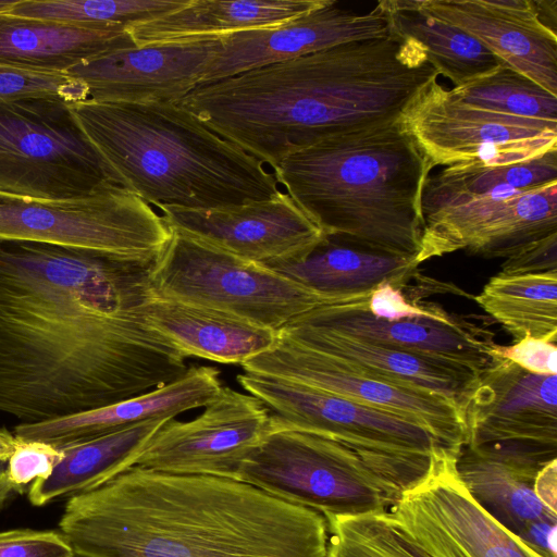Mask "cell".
Listing matches in <instances>:
<instances>
[{
	"label": "cell",
	"instance_id": "cell-1",
	"mask_svg": "<svg viewBox=\"0 0 557 557\" xmlns=\"http://www.w3.org/2000/svg\"><path fill=\"white\" fill-rule=\"evenodd\" d=\"M158 257L0 243V412L34 423L182 377L186 358L144 317Z\"/></svg>",
	"mask_w": 557,
	"mask_h": 557
},
{
	"label": "cell",
	"instance_id": "cell-2",
	"mask_svg": "<svg viewBox=\"0 0 557 557\" xmlns=\"http://www.w3.org/2000/svg\"><path fill=\"white\" fill-rule=\"evenodd\" d=\"M76 557H326L329 524L243 481L131 467L66 502Z\"/></svg>",
	"mask_w": 557,
	"mask_h": 557
},
{
	"label": "cell",
	"instance_id": "cell-3",
	"mask_svg": "<svg viewBox=\"0 0 557 557\" xmlns=\"http://www.w3.org/2000/svg\"><path fill=\"white\" fill-rule=\"evenodd\" d=\"M437 77L422 47L391 30L198 86L178 104L273 169L336 133L398 120Z\"/></svg>",
	"mask_w": 557,
	"mask_h": 557
},
{
	"label": "cell",
	"instance_id": "cell-4",
	"mask_svg": "<svg viewBox=\"0 0 557 557\" xmlns=\"http://www.w3.org/2000/svg\"><path fill=\"white\" fill-rule=\"evenodd\" d=\"M431 170L398 120L336 133L272 169L277 183L325 236L414 263Z\"/></svg>",
	"mask_w": 557,
	"mask_h": 557
},
{
	"label": "cell",
	"instance_id": "cell-5",
	"mask_svg": "<svg viewBox=\"0 0 557 557\" xmlns=\"http://www.w3.org/2000/svg\"><path fill=\"white\" fill-rule=\"evenodd\" d=\"M71 110L116 183L159 210L242 205L281 191L273 171L178 103L86 100Z\"/></svg>",
	"mask_w": 557,
	"mask_h": 557
},
{
	"label": "cell",
	"instance_id": "cell-6",
	"mask_svg": "<svg viewBox=\"0 0 557 557\" xmlns=\"http://www.w3.org/2000/svg\"><path fill=\"white\" fill-rule=\"evenodd\" d=\"M237 381L275 422L351 449L403 493L428 476L434 453L448 450L408 419L297 381L250 372Z\"/></svg>",
	"mask_w": 557,
	"mask_h": 557
},
{
	"label": "cell",
	"instance_id": "cell-7",
	"mask_svg": "<svg viewBox=\"0 0 557 557\" xmlns=\"http://www.w3.org/2000/svg\"><path fill=\"white\" fill-rule=\"evenodd\" d=\"M238 481L325 519L388 513L404 494L351 449L289 429H272L251 451Z\"/></svg>",
	"mask_w": 557,
	"mask_h": 557
},
{
	"label": "cell",
	"instance_id": "cell-8",
	"mask_svg": "<svg viewBox=\"0 0 557 557\" xmlns=\"http://www.w3.org/2000/svg\"><path fill=\"white\" fill-rule=\"evenodd\" d=\"M151 284L161 298L225 311L275 331L317 307L358 295L319 294L174 230L157 259Z\"/></svg>",
	"mask_w": 557,
	"mask_h": 557
},
{
	"label": "cell",
	"instance_id": "cell-9",
	"mask_svg": "<svg viewBox=\"0 0 557 557\" xmlns=\"http://www.w3.org/2000/svg\"><path fill=\"white\" fill-rule=\"evenodd\" d=\"M117 184L75 120L54 98L0 102V193L72 199ZM119 185V184H117Z\"/></svg>",
	"mask_w": 557,
	"mask_h": 557
},
{
	"label": "cell",
	"instance_id": "cell-10",
	"mask_svg": "<svg viewBox=\"0 0 557 557\" xmlns=\"http://www.w3.org/2000/svg\"><path fill=\"white\" fill-rule=\"evenodd\" d=\"M171 236V227L152 206L117 184L72 199L0 193V243L138 257L160 255Z\"/></svg>",
	"mask_w": 557,
	"mask_h": 557
},
{
	"label": "cell",
	"instance_id": "cell-11",
	"mask_svg": "<svg viewBox=\"0 0 557 557\" xmlns=\"http://www.w3.org/2000/svg\"><path fill=\"white\" fill-rule=\"evenodd\" d=\"M422 212L418 265L460 249L507 259L557 234V182L531 189L471 193L445 186L430 175Z\"/></svg>",
	"mask_w": 557,
	"mask_h": 557
},
{
	"label": "cell",
	"instance_id": "cell-12",
	"mask_svg": "<svg viewBox=\"0 0 557 557\" xmlns=\"http://www.w3.org/2000/svg\"><path fill=\"white\" fill-rule=\"evenodd\" d=\"M462 448L535 480L557 460V375L530 373L498 358L462 404Z\"/></svg>",
	"mask_w": 557,
	"mask_h": 557
},
{
	"label": "cell",
	"instance_id": "cell-13",
	"mask_svg": "<svg viewBox=\"0 0 557 557\" xmlns=\"http://www.w3.org/2000/svg\"><path fill=\"white\" fill-rule=\"evenodd\" d=\"M432 169L499 166L557 150V122L511 116L456 99L434 78L398 119Z\"/></svg>",
	"mask_w": 557,
	"mask_h": 557
},
{
	"label": "cell",
	"instance_id": "cell-14",
	"mask_svg": "<svg viewBox=\"0 0 557 557\" xmlns=\"http://www.w3.org/2000/svg\"><path fill=\"white\" fill-rule=\"evenodd\" d=\"M242 368L245 372L297 381L408 419L450 451L459 454L466 444L463 411L456 399L367 375L341 359L290 339L281 331L271 349L246 361Z\"/></svg>",
	"mask_w": 557,
	"mask_h": 557
},
{
	"label": "cell",
	"instance_id": "cell-15",
	"mask_svg": "<svg viewBox=\"0 0 557 557\" xmlns=\"http://www.w3.org/2000/svg\"><path fill=\"white\" fill-rule=\"evenodd\" d=\"M271 429L272 413L259 399L223 386L196 418L168 420L133 467L238 480L244 462Z\"/></svg>",
	"mask_w": 557,
	"mask_h": 557
},
{
	"label": "cell",
	"instance_id": "cell-16",
	"mask_svg": "<svg viewBox=\"0 0 557 557\" xmlns=\"http://www.w3.org/2000/svg\"><path fill=\"white\" fill-rule=\"evenodd\" d=\"M458 455L434 453L428 476L401 495L391 517L432 557H539L472 499L456 470Z\"/></svg>",
	"mask_w": 557,
	"mask_h": 557
},
{
	"label": "cell",
	"instance_id": "cell-17",
	"mask_svg": "<svg viewBox=\"0 0 557 557\" xmlns=\"http://www.w3.org/2000/svg\"><path fill=\"white\" fill-rule=\"evenodd\" d=\"M160 212L172 230L260 264L302 258L325 238L282 190L242 205L199 210L164 207Z\"/></svg>",
	"mask_w": 557,
	"mask_h": 557
},
{
	"label": "cell",
	"instance_id": "cell-18",
	"mask_svg": "<svg viewBox=\"0 0 557 557\" xmlns=\"http://www.w3.org/2000/svg\"><path fill=\"white\" fill-rule=\"evenodd\" d=\"M220 39L135 46L108 52L66 72L88 90V100L178 103L200 85Z\"/></svg>",
	"mask_w": 557,
	"mask_h": 557
},
{
	"label": "cell",
	"instance_id": "cell-19",
	"mask_svg": "<svg viewBox=\"0 0 557 557\" xmlns=\"http://www.w3.org/2000/svg\"><path fill=\"white\" fill-rule=\"evenodd\" d=\"M389 33L388 15L380 1L372 11L358 14L330 0L289 22L221 38V47L199 86L345 42L384 37Z\"/></svg>",
	"mask_w": 557,
	"mask_h": 557
},
{
	"label": "cell",
	"instance_id": "cell-20",
	"mask_svg": "<svg viewBox=\"0 0 557 557\" xmlns=\"http://www.w3.org/2000/svg\"><path fill=\"white\" fill-rule=\"evenodd\" d=\"M370 294L317 307L290 323L326 327L395 349L451 361L478 374L499 358L494 332L469 315L458 314L450 322L426 318L385 321L369 312Z\"/></svg>",
	"mask_w": 557,
	"mask_h": 557
},
{
	"label": "cell",
	"instance_id": "cell-21",
	"mask_svg": "<svg viewBox=\"0 0 557 557\" xmlns=\"http://www.w3.org/2000/svg\"><path fill=\"white\" fill-rule=\"evenodd\" d=\"M417 5L557 96V33L540 21L535 0H418Z\"/></svg>",
	"mask_w": 557,
	"mask_h": 557
},
{
	"label": "cell",
	"instance_id": "cell-22",
	"mask_svg": "<svg viewBox=\"0 0 557 557\" xmlns=\"http://www.w3.org/2000/svg\"><path fill=\"white\" fill-rule=\"evenodd\" d=\"M223 388L220 371L210 366H190L180 379L140 396L72 416L34 423H18L16 437L61 447L157 419L205 408Z\"/></svg>",
	"mask_w": 557,
	"mask_h": 557
},
{
	"label": "cell",
	"instance_id": "cell-23",
	"mask_svg": "<svg viewBox=\"0 0 557 557\" xmlns=\"http://www.w3.org/2000/svg\"><path fill=\"white\" fill-rule=\"evenodd\" d=\"M280 331L367 375L397 386L432 391L456 399L461 407L481 376L451 361L395 349L326 327L289 323Z\"/></svg>",
	"mask_w": 557,
	"mask_h": 557
},
{
	"label": "cell",
	"instance_id": "cell-24",
	"mask_svg": "<svg viewBox=\"0 0 557 557\" xmlns=\"http://www.w3.org/2000/svg\"><path fill=\"white\" fill-rule=\"evenodd\" d=\"M148 325L185 357L243 364L271 349L278 331L218 309L154 295L144 307Z\"/></svg>",
	"mask_w": 557,
	"mask_h": 557
},
{
	"label": "cell",
	"instance_id": "cell-25",
	"mask_svg": "<svg viewBox=\"0 0 557 557\" xmlns=\"http://www.w3.org/2000/svg\"><path fill=\"white\" fill-rule=\"evenodd\" d=\"M330 0H189L184 7L127 27L136 46L221 39L276 26Z\"/></svg>",
	"mask_w": 557,
	"mask_h": 557
},
{
	"label": "cell",
	"instance_id": "cell-26",
	"mask_svg": "<svg viewBox=\"0 0 557 557\" xmlns=\"http://www.w3.org/2000/svg\"><path fill=\"white\" fill-rule=\"evenodd\" d=\"M135 46L123 28H91L0 15V63L7 65L66 74L94 58Z\"/></svg>",
	"mask_w": 557,
	"mask_h": 557
},
{
	"label": "cell",
	"instance_id": "cell-27",
	"mask_svg": "<svg viewBox=\"0 0 557 557\" xmlns=\"http://www.w3.org/2000/svg\"><path fill=\"white\" fill-rule=\"evenodd\" d=\"M170 419L146 421L58 447L61 458L48 476L32 483L29 502L34 506H44L103 485L133 467L153 434Z\"/></svg>",
	"mask_w": 557,
	"mask_h": 557
},
{
	"label": "cell",
	"instance_id": "cell-28",
	"mask_svg": "<svg viewBox=\"0 0 557 557\" xmlns=\"http://www.w3.org/2000/svg\"><path fill=\"white\" fill-rule=\"evenodd\" d=\"M263 265L329 296L369 293L384 282L403 288L418 268L413 260L355 248L327 236L302 258Z\"/></svg>",
	"mask_w": 557,
	"mask_h": 557
},
{
	"label": "cell",
	"instance_id": "cell-29",
	"mask_svg": "<svg viewBox=\"0 0 557 557\" xmlns=\"http://www.w3.org/2000/svg\"><path fill=\"white\" fill-rule=\"evenodd\" d=\"M391 30L412 38L420 45L428 62L454 87L472 82L503 65L500 60L475 38L454 25L422 12L417 1L382 0Z\"/></svg>",
	"mask_w": 557,
	"mask_h": 557
},
{
	"label": "cell",
	"instance_id": "cell-30",
	"mask_svg": "<svg viewBox=\"0 0 557 557\" xmlns=\"http://www.w3.org/2000/svg\"><path fill=\"white\" fill-rule=\"evenodd\" d=\"M474 299L516 342L530 336L557 343V271L499 272Z\"/></svg>",
	"mask_w": 557,
	"mask_h": 557
},
{
	"label": "cell",
	"instance_id": "cell-31",
	"mask_svg": "<svg viewBox=\"0 0 557 557\" xmlns=\"http://www.w3.org/2000/svg\"><path fill=\"white\" fill-rule=\"evenodd\" d=\"M456 470L472 499L515 536L533 521L557 518L536 496L533 480L502 463L461 448Z\"/></svg>",
	"mask_w": 557,
	"mask_h": 557
},
{
	"label": "cell",
	"instance_id": "cell-32",
	"mask_svg": "<svg viewBox=\"0 0 557 557\" xmlns=\"http://www.w3.org/2000/svg\"><path fill=\"white\" fill-rule=\"evenodd\" d=\"M189 0H17L7 13L91 28H123L184 7Z\"/></svg>",
	"mask_w": 557,
	"mask_h": 557
},
{
	"label": "cell",
	"instance_id": "cell-33",
	"mask_svg": "<svg viewBox=\"0 0 557 557\" xmlns=\"http://www.w3.org/2000/svg\"><path fill=\"white\" fill-rule=\"evenodd\" d=\"M449 91L456 99L480 109L557 122V96L505 64Z\"/></svg>",
	"mask_w": 557,
	"mask_h": 557
},
{
	"label": "cell",
	"instance_id": "cell-34",
	"mask_svg": "<svg viewBox=\"0 0 557 557\" xmlns=\"http://www.w3.org/2000/svg\"><path fill=\"white\" fill-rule=\"evenodd\" d=\"M326 557H432L389 513L327 519Z\"/></svg>",
	"mask_w": 557,
	"mask_h": 557
},
{
	"label": "cell",
	"instance_id": "cell-35",
	"mask_svg": "<svg viewBox=\"0 0 557 557\" xmlns=\"http://www.w3.org/2000/svg\"><path fill=\"white\" fill-rule=\"evenodd\" d=\"M432 177L445 186L471 193L536 188L557 182V150L509 165H450Z\"/></svg>",
	"mask_w": 557,
	"mask_h": 557
},
{
	"label": "cell",
	"instance_id": "cell-36",
	"mask_svg": "<svg viewBox=\"0 0 557 557\" xmlns=\"http://www.w3.org/2000/svg\"><path fill=\"white\" fill-rule=\"evenodd\" d=\"M54 98L75 104L88 100L83 82L65 73H47L0 63V102Z\"/></svg>",
	"mask_w": 557,
	"mask_h": 557
},
{
	"label": "cell",
	"instance_id": "cell-37",
	"mask_svg": "<svg viewBox=\"0 0 557 557\" xmlns=\"http://www.w3.org/2000/svg\"><path fill=\"white\" fill-rule=\"evenodd\" d=\"M367 308L373 317L391 322L421 318L450 322L458 317L456 313L447 312L437 304L409 300L401 288L391 282L381 283L371 292Z\"/></svg>",
	"mask_w": 557,
	"mask_h": 557
},
{
	"label": "cell",
	"instance_id": "cell-38",
	"mask_svg": "<svg viewBox=\"0 0 557 557\" xmlns=\"http://www.w3.org/2000/svg\"><path fill=\"white\" fill-rule=\"evenodd\" d=\"M60 458V448L51 444L16 437L7 461L8 479L15 491L22 492L26 484L48 476Z\"/></svg>",
	"mask_w": 557,
	"mask_h": 557
},
{
	"label": "cell",
	"instance_id": "cell-39",
	"mask_svg": "<svg viewBox=\"0 0 557 557\" xmlns=\"http://www.w3.org/2000/svg\"><path fill=\"white\" fill-rule=\"evenodd\" d=\"M0 557H76L59 531L14 529L0 531Z\"/></svg>",
	"mask_w": 557,
	"mask_h": 557
},
{
	"label": "cell",
	"instance_id": "cell-40",
	"mask_svg": "<svg viewBox=\"0 0 557 557\" xmlns=\"http://www.w3.org/2000/svg\"><path fill=\"white\" fill-rule=\"evenodd\" d=\"M557 343L523 337L509 346L498 345L496 354L521 369L540 375L557 374Z\"/></svg>",
	"mask_w": 557,
	"mask_h": 557
},
{
	"label": "cell",
	"instance_id": "cell-41",
	"mask_svg": "<svg viewBox=\"0 0 557 557\" xmlns=\"http://www.w3.org/2000/svg\"><path fill=\"white\" fill-rule=\"evenodd\" d=\"M557 271V234L547 236L507 258L500 273L525 274Z\"/></svg>",
	"mask_w": 557,
	"mask_h": 557
},
{
	"label": "cell",
	"instance_id": "cell-42",
	"mask_svg": "<svg viewBox=\"0 0 557 557\" xmlns=\"http://www.w3.org/2000/svg\"><path fill=\"white\" fill-rule=\"evenodd\" d=\"M557 518H544L529 523L516 537L539 557H557Z\"/></svg>",
	"mask_w": 557,
	"mask_h": 557
},
{
	"label": "cell",
	"instance_id": "cell-43",
	"mask_svg": "<svg viewBox=\"0 0 557 557\" xmlns=\"http://www.w3.org/2000/svg\"><path fill=\"white\" fill-rule=\"evenodd\" d=\"M533 488L540 500L550 510L557 512V460L552 461L537 473Z\"/></svg>",
	"mask_w": 557,
	"mask_h": 557
},
{
	"label": "cell",
	"instance_id": "cell-44",
	"mask_svg": "<svg viewBox=\"0 0 557 557\" xmlns=\"http://www.w3.org/2000/svg\"><path fill=\"white\" fill-rule=\"evenodd\" d=\"M7 461L0 459V509L4 506L12 492L15 491L7 474Z\"/></svg>",
	"mask_w": 557,
	"mask_h": 557
},
{
	"label": "cell",
	"instance_id": "cell-45",
	"mask_svg": "<svg viewBox=\"0 0 557 557\" xmlns=\"http://www.w3.org/2000/svg\"><path fill=\"white\" fill-rule=\"evenodd\" d=\"M16 437L13 433L9 432L5 429H0V459L8 460L11 456L14 446H15Z\"/></svg>",
	"mask_w": 557,
	"mask_h": 557
},
{
	"label": "cell",
	"instance_id": "cell-46",
	"mask_svg": "<svg viewBox=\"0 0 557 557\" xmlns=\"http://www.w3.org/2000/svg\"><path fill=\"white\" fill-rule=\"evenodd\" d=\"M16 2L17 0H0V15L8 13Z\"/></svg>",
	"mask_w": 557,
	"mask_h": 557
}]
</instances>
